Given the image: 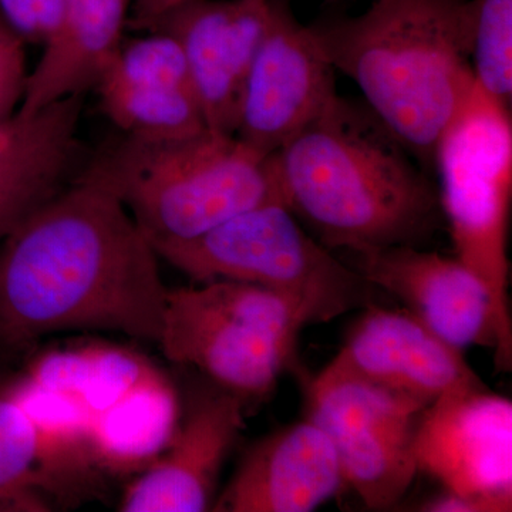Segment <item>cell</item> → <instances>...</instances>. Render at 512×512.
<instances>
[{
	"label": "cell",
	"instance_id": "1",
	"mask_svg": "<svg viewBox=\"0 0 512 512\" xmlns=\"http://www.w3.org/2000/svg\"><path fill=\"white\" fill-rule=\"evenodd\" d=\"M167 291L156 249L90 164L0 239V348L64 330L157 343Z\"/></svg>",
	"mask_w": 512,
	"mask_h": 512
},
{
	"label": "cell",
	"instance_id": "2",
	"mask_svg": "<svg viewBox=\"0 0 512 512\" xmlns=\"http://www.w3.org/2000/svg\"><path fill=\"white\" fill-rule=\"evenodd\" d=\"M274 156L286 207L330 251L419 247L439 227V190L366 104L338 94Z\"/></svg>",
	"mask_w": 512,
	"mask_h": 512
},
{
	"label": "cell",
	"instance_id": "3",
	"mask_svg": "<svg viewBox=\"0 0 512 512\" xmlns=\"http://www.w3.org/2000/svg\"><path fill=\"white\" fill-rule=\"evenodd\" d=\"M474 0H375L366 12L311 25L323 55L421 165L476 79Z\"/></svg>",
	"mask_w": 512,
	"mask_h": 512
},
{
	"label": "cell",
	"instance_id": "4",
	"mask_svg": "<svg viewBox=\"0 0 512 512\" xmlns=\"http://www.w3.org/2000/svg\"><path fill=\"white\" fill-rule=\"evenodd\" d=\"M92 165L153 247L200 237L261 205H285L274 153L210 128L171 143L126 137Z\"/></svg>",
	"mask_w": 512,
	"mask_h": 512
},
{
	"label": "cell",
	"instance_id": "5",
	"mask_svg": "<svg viewBox=\"0 0 512 512\" xmlns=\"http://www.w3.org/2000/svg\"><path fill=\"white\" fill-rule=\"evenodd\" d=\"M433 164L440 177L441 212L450 225L457 258L483 282L493 303L495 369L511 372V107L476 82L441 134Z\"/></svg>",
	"mask_w": 512,
	"mask_h": 512
},
{
	"label": "cell",
	"instance_id": "6",
	"mask_svg": "<svg viewBox=\"0 0 512 512\" xmlns=\"http://www.w3.org/2000/svg\"><path fill=\"white\" fill-rule=\"evenodd\" d=\"M158 258L197 282L271 289L320 325L375 302L377 289L302 228L284 204L235 215L200 237L154 245Z\"/></svg>",
	"mask_w": 512,
	"mask_h": 512
},
{
	"label": "cell",
	"instance_id": "7",
	"mask_svg": "<svg viewBox=\"0 0 512 512\" xmlns=\"http://www.w3.org/2000/svg\"><path fill=\"white\" fill-rule=\"evenodd\" d=\"M301 309L248 282H202L168 289L157 345L171 362L194 367L245 403L264 400L293 365Z\"/></svg>",
	"mask_w": 512,
	"mask_h": 512
},
{
	"label": "cell",
	"instance_id": "8",
	"mask_svg": "<svg viewBox=\"0 0 512 512\" xmlns=\"http://www.w3.org/2000/svg\"><path fill=\"white\" fill-rule=\"evenodd\" d=\"M426 407L353 377L320 372L308 387V416L328 434L345 484L370 510L399 503L419 473L413 434Z\"/></svg>",
	"mask_w": 512,
	"mask_h": 512
},
{
	"label": "cell",
	"instance_id": "9",
	"mask_svg": "<svg viewBox=\"0 0 512 512\" xmlns=\"http://www.w3.org/2000/svg\"><path fill=\"white\" fill-rule=\"evenodd\" d=\"M417 471L484 512L512 510V403L483 384L441 394L413 434Z\"/></svg>",
	"mask_w": 512,
	"mask_h": 512
},
{
	"label": "cell",
	"instance_id": "10",
	"mask_svg": "<svg viewBox=\"0 0 512 512\" xmlns=\"http://www.w3.org/2000/svg\"><path fill=\"white\" fill-rule=\"evenodd\" d=\"M335 72L285 0L272 2L271 20L239 97L235 136L272 154L338 96Z\"/></svg>",
	"mask_w": 512,
	"mask_h": 512
},
{
	"label": "cell",
	"instance_id": "11",
	"mask_svg": "<svg viewBox=\"0 0 512 512\" xmlns=\"http://www.w3.org/2000/svg\"><path fill=\"white\" fill-rule=\"evenodd\" d=\"M274 0H190L147 30L180 43L207 126L234 134L239 97L261 46ZM146 30V32H147Z\"/></svg>",
	"mask_w": 512,
	"mask_h": 512
},
{
	"label": "cell",
	"instance_id": "12",
	"mask_svg": "<svg viewBox=\"0 0 512 512\" xmlns=\"http://www.w3.org/2000/svg\"><path fill=\"white\" fill-rule=\"evenodd\" d=\"M349 330L322 373L376 384L429 406L441 394L483 384L463 350L440 338L412 313L372 303Z\"/></svg>",
	"mask_w": 512,
	"mask_h": 512
},
{
	"label": "cell",
	"instance_id": "13",
	"mask_svg": "<svg viewBox=\"0 0 512 512\" xmlns=\"http://www.w3.org/2000/svg\"><path fill=\"white\" fill-rule=\"evenodd\" d=\"M349 264L377 291L390 293L427 328L464 350L497 345L490 295L458 258L397 245L346 252Z\"/></svg>",
	"mask_w": 512,
	"mask_h": 512
},
{
	"label": "cell",
	"instance_id": "14",
	"mask_svg": "<svg viewBox=\"0 0 512 512\" xmlns=\"http://www.w3.org/2000/svg\"><path fill=\"white\" fill-rule=\"evenodd\" d=\"M244 410V400L221 387L195 397L167 448L127 485L119 511L211 510L222 467L245 427Z\"/></svg>",
	"mask_w": 512,
	"mask_h": 512
},
{
	"label": "cell",
	"instance_id": "15",
	"mask_svg": "<svg viewBox=\"0 0 512 512\" xmlns=\"http://www.w3.org/2000/svg\"><path fill=\"white\" fill-rule=\"evenodd\" d=\"M345 485L328 434L305 419L249 448L212 504L217 512H309Z\"/></svg>",
	"mask_w": 512,
	"mask_h": 512
},
{
	"label": "cell",
	"instance_id": "16",
	"mask_svg": "<svg viewBox=\"0 0 512 512\" xmlns=\"http://www.w3.org/2000/svg\"><path fill=\"white\" fill-rule=\"evenodd\" d=\"M133 0H62L59 20L29 70L19 113L96 90L124 42Z\"/></svg>",
	"mask_w": 512,
	"mask_h": 512
},
{
	"label": "cell",
	"instance_id": "17",
	"mask_svg": "<svg viewBox=\"0 0 512 512\" xmlns=\"http://www.w3.org/2000/svg\"><path fill=\"white\" fill-rule=\"evenodd\" d=\"M83 97L0 120V207L23 218L66 185L79 154Z\"/></svg>",
	"mask_w": 512,
	"mask_h": 512
},
{
	"label": "cell",
	"instance_id": "18",
	"mask_svg": "<svg viewBox=\"0 0 512 512\" xmlns=\"http://www.w3.org/2000/svg\"><path fill=\"white\" fill-rule=\"evenodd\" d=\"M26 376L80 404L90 416L137 390L168 380L146 356L110 345L49 350L30 363Z\"/></svg>",
	"mask_w": 512,
	"mask_h": 512
},
{
	"label": "cell",
	"instance_id": "19",
	"mask_svg": "<svg viewBox=\"0 0 512 512\" xmlns=\"http://www.w3.org/2000/svg\"><path fill=\"white\" fill-rule=\"evenodd\" d=\"M173 383L144 387L90 416L94 460L116 474L140 473L167 448L180 423Z\"/></svg>",
	"mask_w": 512,
	"mask_h": 512
},
{
	"label": "cell",
	"instance_id": "20",
	"mask_svg": "<svg viewBox=\"0 0 512 512\" xmlns=\"http://www.w3.org/2000/svg\"><path fill=\"white\" fill-rule=\"evenodd\" d=\"M22 407L39 444V471L49 494L83 481L96 471L90 413L80 404L23 377L6 390Z\"/></svg>",
	"mask_w": 512,
	"mask_h": 512
},
{
	"label": "cell",
	"instance_id": "21",
	"mask_svg": "<svg viewBox=\"0 0 512 512\" xmlns=\"http://www.w3.org/2000/svg\"><path fill=\"white\" fill-rule=\"evenodd\" d=\"M104 114L124 136L171 143L208 130L197 97L184 87H97Z\"/></svg>",
	"mask_w": 512,
	"mask_h": 512
},
{
	"label": "cell",
	"instance_id": "22",
	"mask_svg": "<svg viewBox=\"0 0 512 512\" xmlns=\"http://www.w3.org/2000/svg\"><path fill=\"white\" fill-rule=\"evenodd\" d=\"M50 497L35 429L12 396L0 392V512L50 511Z\"/></svg>",
	"mask_w": 512,
	"mask_h": 512
},
{
	"label": "cell",
	"instance_id": "23",
	"mask_svg": "<svg viewBox=\"0 0 512 512\" xmlns=\"http://www.w3.org/2000/svg\"><path fill=\"white\" fill-rule=\"evenodd\" d=\"M121 43L99 86L184 87L191 89L190 74L180 43L163 30Z\"/></svg>",
	"mask_w": 512,
	"mask_h": 512
},
{
	"label": "cell",
	"instance_id": "24",
	"mask_svg": "<svg viewBox=\"0 0 512 512\" xmlns=\"http://www.w3.org/2000/svg\"><path fill=\"white\" fill-rule=\"evenodd\" d=\"M471 69L481 89L511 107L512 0H474Z\"/></svg>",
	"mask_w": 512,
	"mask_h": 512
},
{
	"label": "cell",
	"instance_id": "25",
	"mask_svg": "<svg viewBox=\"0 0 512 512\" xmlns=\"http://www.w3.org/2000/svg\"><path fill=\"white\" fill-rule=\"evenodd\" d=\"M62 0H0V20L25 43L43 45L55 29Z\"/></svg>",
	"mask_w": 512,
	"mask_h": 512
},
{
	"label": "cell",
	"instance_id": "26",
	"mask_svg": "<svg viewBox=\"0 0 512 512\" xmlns=\"http://www.w3.org/2000/svg\"><path fill=\"white\" fill-rule=\"evenodd\" d=\"M26 43L0 22V120L18 111L28 82Z\"/></svg>",
	"mask_w": 512,
	"mask_h": 512
},
{
	"label": "cell",
	"instance_id": "27",
	"mask_svg": "<svg viewBox=\"0 0 512 512\" xmlns=\"http://www.w3.org/2000/svg\"><path fill=\"white\" fill-rule=\"evenodd\" d=\"M190 0H133L130 22L138 30H147L168 12Z\"/></svg>",
	"mask_w": 512,
	"mask_h": 512
},
{
	"label": "cell",
	"instance_id": "28",
	"mask_svg": "<svg viewBox=\"0 0 512 512\" xmlns=\"http://www.w3.org/2000/svg\"><path fill=\"white\" fill-rule=\"evenodd\" d=\"M19 218L13 215L12 212L0 208V239L5 237L6 234L18 224Z\"/></svg>",
	"mask_w": 512,
	"mask_h": 512
},
{
	"label": "cell",
	"instance_id": "29",
	"mask_svg": "<svg viewBox=\"0 0 512 512\" xmlns=\"http://www.w3.org/2000/svg\"><path fill=\"white\" fill-rule=\"evenodd\" d=\"M0 22H2V20H0Z\"/></svg>",
	"mask_w": 512,
	"mask_h": 512
}]
</instances>
